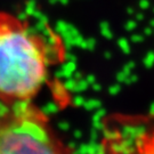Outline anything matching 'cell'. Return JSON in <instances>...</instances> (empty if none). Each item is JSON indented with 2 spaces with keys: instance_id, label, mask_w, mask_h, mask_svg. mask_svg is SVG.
<instances>
[{
  "instance_id": "obj_1",
  "label": "cell",
  "mask_w": 154,
  "mask_h": 154,
  "mask_svg": "<svg viewBox=\"0 0 154 154\" xmlns=\"http://www.w3.org/2000/svg\"><path fill=\"white\" fill-rule=\"evenodd\" d=\"M47 45L21 17L0 11V100L31 102L47 80Z\"/></svg>"
},
{
  "instance_id": "obj_2",
  "label": "cell",
  "mask_w": 154,
  "mask_h": 154,
  "mask_svg": "<svg viewBox=\"0 0 154 154\" xmlns=\"http://www.w3.org/2000/svg\"><path fill=\"white\" fill-rule=\"evenodd\" d=\"M0 154H71L31 102L0 100Z\"/></svg>"
},
{
  "instance_id": "obj_3",
  "label": "cell",
  "mask_w": 154,
  "mask_h": 154,
  "mask_svg": "<svg viewBox=\"0 0 154 154\" xmlns=\"http://www.w3.org/2000/svg\"><path fill=\"white\" fill-rule=\"evenodd\" d=\"M99 154H154V132L138 134L113 131L106 138Z\"/></svg>"
}]
</instances>
